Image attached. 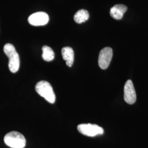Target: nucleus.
I'll return each instance as SVG.
<instances>
[{
  "mask_svg": "<svg viewBox=\"0 0 148 148\" xmlns=\"http://www.w3.org/2000/svg\"><path fill=\"white\" fill-rule=\"evenodd\" d=\"M3 51L9 58L8 67L10 70L13 73L17 72L19 69L20 59L14 46L11 43H7L4 46Z\"/></svg>",
  "mask_w": 148,
  "mask_h": 148,
  "instance_id": "1",
  "label": "nucleus"
},
{
  "mask_svg": "<svg viewBox=\"0 0 148 148\" xmlns=\"http://www.w3.org/2000/svg\"><path fill=\"white\" fill-rule=\"evenodd\" d=\"M136 93L132 81L128 79L124 87V99L129 104H133L136 101Z\"/></svg>",
  "mask_w": 148,
  "mask_h": 148,
  "instance_id": "7",
  "label": "nucleus"
},
{
  "mask_svg": "<svg viewBox=\"0 0 148 148\" xmlns=\"http://www.w3.org/2000/svg\"><path fill=\"white\" fill-rule=\"evenodd\" d=\"M112 55L113 52L111 48L105 47L101 50L98 58V64L101 69L105 70L109 67Z\"/></svg>",
  "mask_w": 148,
  "mask_h": 148,
  "instance_id": "5",
  "label": "nucleus"
},
{
  "mask_svg": "<svg viewBox=\"0 0 148 148\" xmlns=\"http://www.w3.org/2000/svg\"><path fill=\"white\" fill-rule=\"evenodd\" d=\"M90 17L88 12L86 10H80L77 11L74 16L75 21L78 24H81L87 21Z\"/></svg>",
  "mask_w": 148,
  "mask_h": 148,
  "instance_id": "10",
  "label": "nucleus"
},
{
  "mask_svg": "<svg viewBox=\"0 0 148 148\" xmlns=\"http://www.w3.org/2000/svg\"><path fill=\"white\" fill-rule=\"evenodd\" d=\"M37 93L43 97L49 103L53 104L56 101V95L51 85L46 81H41L35 86Z\"/></svg>",
  "mask_w": 148,
  "mask_h": 148,
  "instance_id": "2",
  "label": "nucleus"
},
{
  "mask_svg": "<svg viewBox=\"0 0 148 148\" xmlns=\"http://www.w3.org/2000/svg\"><path fill=\"white\" fill-rule=\"evenodd\" d=\"M49 21V16L45 12H39L32 14L28 18V21L33 26H43Z\"/></svg>",
  "mask_w": 148,
  "mask_h": 148,
  "instance_id": "6",
  "label": "nucleus"
},
{
  "mask_svg": "<svg viewBox=\"0 0 148 148\" xmlns=\"http://www.w3.org/2000/svg\"><path fill=\"white\" fill-rule=\"evenodd\" d=\"M77 130L80 133L88 137H95L104 133V130L102 127L90 123L80 124L77 126Z\"/></svg>",
  "mask_w": 148,
  "mask_h": 148,
  "instance_id": "4",
  "label": "nucleus"
},
{
  "mask_svg": "<svg viewBox=\"0 0 148 148\" xmlns=\"http://www.w3.org/2000/svg\"><path fill=\"white\" fill-rule=\"evenodd\" d=\"M127 7L123 5H116L110 9V14L111 17L116 20H120L124 13L127 11Z\"/></svg>",
  "mask_w": 148,
  "mask_h": 148,
  "instance_id": "8",
  "label": "nucleus"
},
{
  "mask_svg": "<svg viewBox=\"0 0 148 148\" xmlns=\"http://www.w3.org/2000/svg\"><path fill=\"white\" fill-rule=\"evenodd\" d=\"M5 144L12 148H24L25 147L26 139L21 133L12 131L6 134L4 137Z\"/></svg>",
  "mask_w": 148,
  "mask_h": 148,
  "instance_id": "3",
  "label": "nucleus"
},
{
  "mask_svg": "<svg viewBox=\"0 0 148 148\" xmlns=\"http://www.w3.org/2000/svg\"><path fill=\"white\" fill-rule=\"evenodd\" d=\"M62 54L68 66L71 67L74 62V52L73 49L70 47H65L62 49Z\"/></svg>",
  "mask_w": 148,
  "mask_h": 148,
  "instance_id": "9",
  "label": "nucleus"
},
{
  "mask_svg": "<svg viewBox=\"0 0 148 148\" xmlns=\"http://www.w3.org/2000/svg\"><path fill=\"white\" fill-rule=\"evenodd\" d=\"M43 59L46 62H51L54 59L55 54L53 49L47 46H44L42 47Z\"/></svg>",
  "mask_w": 148,
  "mask_h": 148,
  "instance_id": "11",
  "label": "nucleus"
}]
</instances>
